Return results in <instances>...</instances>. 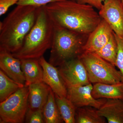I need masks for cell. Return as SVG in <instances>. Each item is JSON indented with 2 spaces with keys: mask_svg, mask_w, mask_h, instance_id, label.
I'll use <instances>...</instances> for the list:
<instances>
[{
  "mask_svg": "<svg viewBox=\"0 0 123 123\" xmlns=\"http://www.w3.org/2000/svg\"></svg>",
  "mask_w": 123,
  "mask_h": 123,
  "instance_id": "28",
  "label": "cell"
},
{
  "mask_svg": "<svg viewBox=\"0 0 123 123\" xmlns=\"http://www.w3.org/2000/svg\"><path fill=\"white\" fill-rule=\"evenodd\" d=\"M56 102L60 114L66 123H75L77 108L67 97H60L55 94Z\"/></svg>",
  "mask_w": 123,
  "mask_h": 123,
  "instance_id": "19",
  "label": "cell"
},
{
  "mask_svg": "<svg viewBox=\"0 0 123 123\" xmlns=\"http://www.w3.org/2000/svg\"><path fill=\"white\" fill-rule=\"evenodd\" d=\"M0 68L11 79L25 85V80L21 60L4 48H0Z\"/></svg>",
  "mask_w": 123,
  "mask_h": 123,
  "instance_id": "12",
  "label": "cell"
},
{
  "mask_svg": "<svg viewBox=\"0 0 123 123\" xmlns=\"http://www.w3.org/2000/svg\"><path fill=\"white\" fill-rule=\"evenodd\" d=\"M64 0H18L17 5L31 6L40 7L47 5L50 3Z\"/></svg>",
  "mask_w": 123,
  "mask_h": 123,
  "instance_id": "24",
  "label": "cell"
},
{
  "mask_svg": "<svg viewBox=\"0 0 123 123\" xmlns=\"http://www.w3.org/2000/svg\"><path fill=\"white\" fill-rule=\"evenodd\" d=\"M121 2H122V5H123V0H121Z\"/></svg>",
  "mask_w": 123,
  "mask_h": 123,
  "instance_id": "27",
  "label": "cell"
},
{
  "mask_svg": "<svg viewBox=\"0 0 123 123\" xmlns=\"http://www.w3.org/2000/svg\"><path fill=\"white\" fill-rule=\"evenodd\" d=\"M54 23L45 6L40 7L36 21L25 38L20 50L12 53L20 60L37 59L51 48L54 33Z\"/></svg>",
  "mask_w": 123,
  "mask_h": 123,
  "instance_id": "3",
  "label": "cell"
},
{
  "mask_svg": "<svg viewBox=\"0 0 123 123\" xmlns=\"http://www.w3.org/2000/svg\"><path fill=\"white\" fill-rule=\"evenodd\" d=\"M78 57L84 64L92 84H112L121 82L122 75L120 71L96 53H82Z\"/></svg>",
  "mask_w": 123,
  "mask_h": 123,
  "instance_id": "5",
  "label": "cell"
},
{
  "mask_svg": "<svg viewBox=\"0 0 123 123\" xmlns=\"http://www.w3.org/2000/svg\"><path fill=\"white\" fill-rule=\"evenodd\" d=\"M115 35L118 44L116 66L119 69L121 73L122 77L121 82H123V38L119 37L115 34Z\"/></svg>",
  "mask_w": 123,
  "mask_h": 123,
  "instance_id": "23",
  "label": "cell"
},
{
  "mask_svg": "<svg viewBox=\"0 0 123 123\" xmlns=\"http://www.w3.org/2000/svg\"><path fill=\"white\" fill-rule=\"evenodd\" d=\"M117 52L118 44L114 32L110 40L105 45L95 53L99 57L116 66Z\"/></svg>",
  "mask_w": 123,
  "mask_h": 123,
  "instance_id": "21",
  "label": "cell"
},
{
  "mask_svg": "<svg viewBox=\"0 0 123 123\" xmlns=\"http://www.w3.org/2000/svg\"><path fill=\"white\" fill-rule=\"evenodd\" d=\"M57 67L67 88L91 83L85 67L78 57Z\"/></svg>",
  "mask_w": 123,
  "mask_h": 123,
  "instance_id": "7",
  "label": "cell"
},
{
  "mask_svg": "<svg viewBox=\"0 0 123 123\" xmlns=\"http://www.w3.org/2000/svg\"><path fill=\"white\" fill-rule=\"evenodd\" d=\"M29 89L24 86L0 103V123H22L28 109Z\"/></svg>",
  "mask_w": 123,
  "mask_h": 123,
  "instance_id": "6",
  "label": "cell"
},
{
  "mask_svg": "<svg viewBox=\"0 0 123 123\" xmlns=\"http://www.w3.org/2000/svg\"><path fill=\"white\" fill-rule=\"evenodd\" d=\"M49 62L55 67L78 57L89 35L54 25Z\"/></svg>",
  "mask_w": 123,
  "mask_h": 123,
  "instance_id": "4",
  "label": "cell"
},
{
  "mask_svg": "<svg viewBox=\"0 0 123 123\" xmlns=\"http://www.w3.org/2000/svg\"><path fill=\"white\" fill-rule=\"evenodd\" d=\"M93 97L95 99H119L123 100V82L108 84L96 83L93 85Z\"/></svg>",
  "mask_w": 123,
  "mask_h": 123,
  "instance_id": "15",
  "label": "cell"
},
{
  "mask_svg": "<svg viewBox=\"0 0 123 123\" xmlns=\"http://www.w3.org/2000/svg\"><path fill=\"white\" fill-rule=\"evenodd\" d=\"M24 85L18 83L0 70V102H2Z\"/></svg>",
  "mask_w": 123,
  "mask_h": 123,
  "instance_id": "20",
  "label": "cell"
},
{
  "mask_svg": "<svg viewBox=\"0 0 123 123\" xmlns=\"http://www.w3.org/2000/svg\"><path fill=\"white\" fill-rule=\"evenodd\" d=\"M92 83L68 88L67 98L76 108L89 106L99 109L107 99H95L92 96Z\"/></svg>",
  "mask_w": 123,
  "mask_h": 123,
  "instance_id": "9",
  "label": "cell"
},
{
  "mask_svg": "<svg viewBox=\"0 0 123 123\" xmlns=\"http://www.w3.org/2000/svg\"><path fill=\"white\" fill-rule=\"evenodd\" d=\"M98 112L108 123H123V100L107 99Z\"/></svg>",
  "mask_w": 123,
  "mask_h": 123,
  "instance_id": "14",
  "label": "cell"
},
{
  "mask_svg": "<svg viewBox=\"0 0 123 123\" xmlns=\"http://www.w3.org/2000/svg\"><path fill=\"white\" fill-rule=\"evenodd\" d=\"M113 33L107 23L102 19L98 26L88 36L82 47V53H95L99 50L110 40Z\"/></svg>",
  "mask_w": 123,
  "mask_h": 123,
  "instance_id": "10",
  "label": "cell"
},
{
  "mask_svg": "<svg viewBox=\"0 0 123 123\" xmlns=\"http://www.w3.org/2000/svg\"><path fill=\"white\" fill-rule=\"evenodd\" d=\"M28 87V109L32 111L43 110L51 88L43 81L31 84Z\"/></svg>",
  "mask_w": 123,
  "mask_h": 123,
  "instance_id": "13",
  "label": "cell"
},
{
  "mask_svg": "<svg viewBox=\"0 0 123 123\" xmlns=\"http://www.w3.org/2000/svg\"><path fill=\"white\" fill-rule=\"evenodd\" d=\"M25 120L28 123H45L42 110L32 111L28 109Z\"/></svg>",
  "mask_w": 123,
  "mask_h": 123,
  "instance_id": "22",
  "label": "cell"
},
{
  "mask_svg": "<svg viewBox=\"0 0 123 123\" xmlns=\"http://www.w3.org/2000/svg\"><path fill=\"white\" fill-rule=\"evenodd\" d=\"M40 7L17 5L0 23V48L12 53L20 50L36 21Z\"/></svg>",
  "mask_w": 123,
  "mask_h": 123,
  "instance_id": "2",
  "label": "cell"
},
{
  "mask_svg": "<svg viewBox=\"0 0 123 123\" xmlns=\"http://www.w3.org/2000/svg\"><path fill=\"white\" fill-rule=\"evenodd\" d=\"M76 123H105V118L98 114V109L89 106L77 108Z\"/></svg>",
  "mask_w": 123,
  "mask_h": 123,
  "instance_id": "18",
  "label": "cell"
},
{
  "mask_svg": "<svg viewBox=\"0 0 123 123\" xmlns=\"http://www.w3.org/2000/svg\"><path fill=\"white\" fill-rule=\"evenodd\" d=\"M98 13L114 33L123 38V7L121 0H106Z\"/></svg>",
  "mask_w": 123,
  "mask_h": 123,
  "instance_id": "8",
  "label": "cell"
},
{
  "mask_svg": "<svg viewBox=\"0 0 123 123\" xmlns=\"http://www.w3.org/2000/svg\"><path fill=\"white\" fill-rule=\"evenodd\" d=\"M54 25L89 35L102 20L94 8L74 0H64L45 6Z\"/></svg>",
  "mask_w": 123,
  "mask_h": 123,
  "instance_id": "1",
  "label": "cell"
},
{
  "mask_svg": "<svg viewBox=\"0 0 123 123\" xmlns=\"http://www.w3.org/2000/svg\"><path fill=\"white\" fill-rule=\"evenodd\" d=\"M42 111L44 123H61L64 122L57 107L55 93L51 89Z\"/></svg>",
  "mask_w": 123,
  "mask_h": 123,
  "instance_id": "17",
  "label": "cell"
},
{
  "mask_svg": "<svg viewBox=\"0 0 123 123\" xmlns=\"http://www.w3.org/2000/svg\"><path fill=\"white\" fill-rule=\"evenodd\" d=\"M105 0H76V1L80 4L90 5L99 10L102 6L103 2Z\"/></svg>",
  "mask_w": 123,
  "mask_h": 123,
  "instance_id": "26",
  "label": "cell"
},
{
  "mask_svg": "<svg viewBox=\"0 0 123 123\" xmlns=\"http://www.w3.org/2000/svg\"><path fill=\"white\" fill-rule=\"evenodd\" d=\"M43 71V81L60 97H67L68 88L57 67L48 62L43 56L39 59Z\"/></svg>",
  "mask_w": 123,
  "mask_h": 123,
  "instance_id": "11",
  "label": "cell"
},
{
  "mask_svg": "<svg viewBox=\"0 0 123 123\" xmlns=\"http://www.w3.org/2000/svg\"><path fill=\"white\" fill-rule=\"evenodd\" d=\"M18 0H0V15L6 13L9 8L13 5L17 4Z\"/></svg>",
  "mask_w": 123,
  "mask_h": 123,
  "instance_id": "25",
  "label": "cell"
},
{
  "mask_svg": "<svg viewBox=\"0 0 123 123\" xmlns=\"http://www.w3.org/2000/svg\"><path fill=\"white\" fill-rule=\"evenodd\" d=\"M21 68L25 77V86H29L31 84L43 81V71L37 59L21 60Z\"/></svg>",
  "mask_w": 123,
  "mask_h": 123,
  "instance_id": "16",
  "label": "cell"
}]
</instances>
